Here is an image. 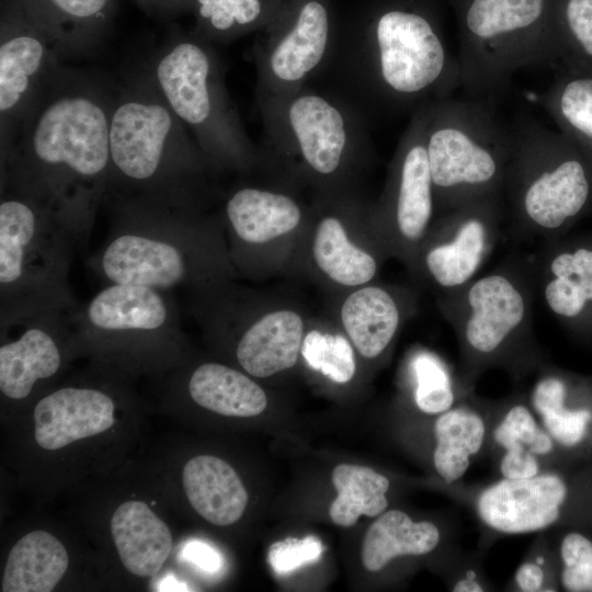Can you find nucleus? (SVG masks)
<instances>
[{
  "instance_id": "obj_1",
  "label": "nucleus",
  "mask_w": 592,
  "mask_h": 592,
  "mask_svg": "<svg viewBox=\"0 0 592 592\" xmlns=\"http://www.w3.org/2000/svg\"><path fill=\"white\" fill-rule=\"evenodd\" d=\"M111 110L80 88L49 93L4 157V186L53 213L86 250L110 177Z\"/></svg>"
},
{
  "instance_id": "obj_2",
  "label": "nucleus",
  "mask_w": 592,
  "mask_h": 592,
  "mask_svg": "<svg viewBox=\"0 0 592 592\" xmlns=\"http://www.w3.org/2000/svg\"><path fill=\"white\" fill-rule=\"evenodd\" d=\"M105 200L112 208L110 231L88 260L105 285L191 291L240 277L220 216L137 200Z\"/></svg>"
},
{
  "instance_id": "obj_3",
  "label": "nucleus",
  "mask_w": 592,
  "mask_h": 592,
  "mask_svg": "<svg viewBox=\"0 0 592 592\" xmlns=\"http://www.w3.org/2000/svg\"><path fill=\"white\" fill-rule=\"evenodd\" d=\"M180 123L159 93L128 95L111 110L105 197L201 212L206 160L180 137Z\"/></svg>"
},
{
  "instance_id": "obj_4",
  "label": "nucleus",
  "mask_w": 592,
  "mask_h": 592,
  "mask_svg": "<svg viewBox=\"0 0 592 592\" xmlns=\"http://www.w3.org/2000/svg\"><path fill=\"white\" fill-rule=\"evenodd\" d=\"M440 0H382L369 25L366 62L382 103L406 107L448 98L462 86Z\"/></svg>"
},
{
  "instance_id": "obj_5",
  "label": "nucleus",
  "mask_w": 592,
  "mask_h": 592,
  "mask_svg": "<svg viewBox=\"0 0 592 592\" xmlns=\"http://www.w3.org/2000/svg\"><path fill=\"white\" fill-rule=\"evenodd\" d=\"M76 250L70 232L53 213L4 186L0 202V327L77 307L69 284Z\"/></svg>"
},
{
  "instance_id": "obj_6",
  "label": "nucleus",
  "mask_w": 592,
  "mask_h": 592,
  "mask_svg": "<svg viewBox=\"0 0 592 592\" xmlns=\"http://www.w3.org/2000/svg\"><path fill=\"white\" fill-rule=\"evenodd\" d=\"M458 27L462 88L489 100L526 67L557 57L555 0H447Z\"/></svg>"
},
{
  "instance_id": "obj_7",
  "label": "nucleus",
  "mask_w": 592,
  "mask_h": 592,
  "mask_svg": "<svg viewBox=\"0 0 592 592\" xmlns=\"http://www.w3.org/2000/svg\"><path fill=\"white\" fill-rule=\"evenodd\" d=\"M189 308L206 337L229 344L240 369L252 377L277 375L300 358L310 316L291 300L229 280L191 289Z\"/></svg>"
},
{
  "instance_id": "obj_8",
  "label": "nucleus",
  "mask_w": 592,
  "mask_h": 592,
  "mask_svg": "<svg viewBox=\"0 0 592 592\" xmlns=\"http://www.w3.org/2000/svg\"><path fill=\"white\" fill-rule=\"evenodd\" d=\"M425 147L434 195L458 202L498 183L510 160L512 132L489 100L448 96L428 104Z\"/></svg>"
},
{
  "instance_id": "obj_9",
  "label": "nucleus",
  "mask_w": 592,
  "mask_h": 592,
  "mask_svg": "<svg viewBox=\"0 0 592 592\" xmlns=\"http://www.w3.org/2000/svg\"><path fill=\"white\" fill-rule=\"evenodd\" d=\"M310 212L286 191L258 185L234 190L220 219L239 276L261 281L292 273Z\"/></svg>"
},
{
  "instance_id": "obj_10",
  "label": "nucleus",
  "mask_w": 592,
  "mask_h": 592,
  "mask_svg": "<svg viewBox=\"0 0 592 592\" xmlns=\"http://www.w3.org/2000/svg\"><path fill=\"white\" fill-rule=\"evenodd\" d=\"M385 247L372 216L344 192L323 195L311 208L292 273L335 294L374 282Z\"/></svg>"
},
{
  "instance_id": "obj_11",
  "label": "nucleus",
  "mask_w": 592,
  "mask_h": 592,
  "mask_svg": "<svg viewBox=\"0 0 592 592\" xmlns=\"http://www.w3.org/2000/svg\"><path fill=\"white\" fill-rule=\"evenodd\" d=\"M77 343L105 353L174 352L182 342L178 306L168 291L107 284L70 311Z\"/></svg>"
},
{
  "instance_id": "obj_12",
  "label": "nucleus",
  "mask_w": 592,
  "mask_h": 592,
  "mask_svg": "<svg viewBox=\"0 0 592 592\" xmlns=\"http://www.w3.org/2000/svg\"><path fill=\"white\" fill-rule=\"evenodd\" d=\"M512 177L516 201L533 224L554 229L577 215L589 196L583 164L567 157L561 137L531 117L511 127Z\"/></svg>"
},
{
  "instance_id": "obj_13",
  "label": "nucleus",
  "mask_w": 592,
  "mask_h": 592,
  "mask_svg": "<svg viewBox=\"0 0 592 592\" xmlns=\"http://www.w3.org/2000/svg\"><path fill=\"white\" fill-rule=\"evenodd\" d=\"M428 104L414 113L398 147L382 205L372 212L385 246L392 240L398 248L417 246L432 217L434 187L425 147Z\"/></svg>"
},
{
  "instance_id": "obj_14",
  "label": "nucleus",
  "mask_w": 592,
  "mask_h": 592,
  "mask_svg": "<svg viewBox=\"0 0 592 592\" xmlns=\"http://www.w3.org/2000/svg\"><path fill=\"white\" fill-rule=\"evenodd\" d=\"M287 122L305 173L323 195L343 192L339 184L350 162L349 127L341 110L316 93L292 100Z\"/></svg>"
},
{
  "instance_id": "obj_15",
  "label": "nucleus",
  "mask_w": 592,
  "mask_h": 592,
  "mask_svg": "<svg viewBox=\"0 0 592 592\" xmlns=\"http://www.w3.org/2000/svg\"><path fill=\"white\" fill-rule=\"evenodd\" d=\"M10 325L20 332L1 343L0 390L9 399L23 400L39 380L58 373L64 360L61 344L75 333L70 311L43 312Z\"/></svg>"
},
{
  "instance_id": "obj_16",
  "label": "nucleus",
  "mask_w": 592,
  "mask_h": 592,
  "mask_svg": "<svg viewBox=\"0 0 592 592\" xmlns=\"http://www.w3.org/2000/svg\"><path fill=\"white\" fill-rule=\"evenodd\" d=\"M45 34L12 1L1 15V118L22 114L48 69L53 48Z\"/></svg>"
},
{
  "instance_id": "obj_17",
  "label": "nucleus",
  "mask_w": 592,
  "mask_h": 592,
  "mask_svg": "<svg viewBox=\"0 0 592 592\" xmlns=\"http://www.w3.org/2000/svg\"><path fill=\"white\" fill-rule=\"evenodd\" d=\"M157 91L179 118L198 135L216 118L212 62L207 52L192 41H179L158 59L153 70Z\"/></svg>"
},
{
  "instance_id": "obj_18",
  "label": "nucleus",
  "mask_w": 592,
  "mask_h": 592,
  "mask_svg": "<svg viewBox=\"0 0 592 592\" xmlns=\"http://www.w3.org/2000/svg\"><path fill=\"white\" fill-rule=\"evenodd\" d=\"M567 488L556 475L505 478L478 499L480 519L491 528L509 534L536 532L559 517Z\"/></svg>"
},
{
  "instance_id": "obj_19",
  "label": "nucleus",
  "mask_w": 592,
  "mask_h": 592,
  "mask_svg": "<svg viewBox=\"0 0 592 592\" xmlns=\"http://www.w3.org/2000/svg\"><path fill=\"white\" fill-rule=\"evenodd\" d=\"M115 405L102 390L67 386L44 396L33 418L35 440L45 449H58L102 433L114 423Z\"/></svg>"
},
{
  "instance_id": "obj_20",
  "label": "nucleus",
  "mask_w": 592,
  "mask_h": 592,
  "mask_svg": "<svg viewBox=\"0 0 592 592\" xmlns=\"http://www.w3.org/2000/svg\"><path fill=\"white\" fill-rule=\"evenodd\" d=\"M331 296V318L357 354L366 360L382 355L401 323L402 312L395 295L371 282Z\"/></svg>"
},
{
  "instance_id": "obj_21",
  "label": "nucleus",
  "mask_w": 592,
  "mask_h": 592,
  "mask_svg": "<svg viewBox=\"0 0 592 592\" xmlns=\"http://www.w3.org/2000/svg\"><path fill=\"white\" fill-rule=\"evenodd\" d=\"M183 488L194 510L214 525L236 523L243 514L248 493L235 469L212 455L191 458L182 471Z\"/></svg>"
},
{
  "instance_id": "obj_22",
  "label": "nucleus",
  "mask_w": 592,
  "mask_h": 592,
  "mask_svg": "<svg viewBox=\"0 0 592 592\" xmlns=\"http://www.w3.org/2000/svg\"><path fill=\"white\" fill-rule=\"evenodd\" d=\"M111 533L124 567L137 577H152L167 560L172 537L167 524L143 501L121 504Z\"/></svg>"
},
{
  "instance_id": "obj_23",
  "label": "nucleus",
  "mask_w": 592,
  "mask_h": 592,
  "mask_svg": "<svg viewBox=\"0 0 592 592\" xmlns=\"http://www.w3.org/2000/svg\"><path fill=\"white\" fill-rule=\"evenodd\" d=\"M330 35L326 7L307 1L298 11L293 26L273 45L267 67L271 76L283 84L304 80L325 57Z\"/></svg>"
},
{
  "instance_id": "obj_24",
  "label": "nucleus",
  "mask_w": 592,
  "mask_h": 592,
  "mask_svg": "<svg viewBox=\"0 0 592 592\" xmlns=\"http://www.w3.org/2000/svg\"><path fill=\"white\" fill-rule=\"evenodd\" d=\"M471 309L466 339L477 351L496 350L523 320L525 304L521 293L504 276L490 275L477 281L468 292Z\"/></svg>"
},
{
  "instance_id": "obj_25",
  "label": "nucleus",
  "mask_w": 592,
  "mask_h": 592,
  "mask_svg": "<svg viewBox=\"0 0 592 592\" xmlns=\"http://www.w3.org/2000/svg\"><path fill=\"white\" fill-rule=\"evenodd\" d=\"M187 392L197 406L227 417H255L267 406L266 392L252 376L219 362L197 365L189 376Z\"/></svg>"
},
{
  "instance_id": "obj_26",
  "label": "nucleus",
  "mask_w": 592,
  "mask_h": 592,
  "mask_svg": "<svg viewBox=\"0 0 592 592\" xmlns=\"http://www.w3.org/2000/svg\"><path fill=\"white\" fill-rule=\"evenodd\" d=\"M53 47L90 42L107 25L114 0H12Z\"/></svg>"
},
{
  "instance_id": "obj_27",
  "label": "nucleus",
  "mask_w": 592,
  "mask_h": 592,
  "mask_svg": "<svg viewBox=\"0 0 592 592\" xmlns=\"http://www.w3.org/2000/svg\"><path fill=\"white\" fill-rule=\"evenodd\" d=\"M64 545L45 531L24 535L10 550L2 592H50L68 568Z\"/></svg>"
},
{
  "instance_id": "obj_28",
  "label": "nucleus",
  "mask_w": 592,
  "mask_h": 592,
  "mask_svg": "<svg viewBox=\"0 0 592 592\" xmlns=\"http://www.w3.org/2000/svg\"><path fill=\"white\" fill-rule=\"evenodd\" d=\"M440 532L430 522H413L399 510H390L368 527L362 546V562L368 571H379L398 556H420L439 544Z\"/></svg>"
},
{
  "instance_id": "obj_29",
  "label": "nucleus",
  "mask_w": 592,
  "mask_h": 592,
  "mask_svg": "<svg viewBox=\"0 0 592 592\" xmlns=\"http://www.w3.org/2000/svg\"><path fill=\"white\" fill-rule=\"evenodd\" d=\"M332 483L338 496L329 515L339 526H352L361 515L377 516L388 506L389 480L369 467L340 464L332 470Z\"/></svg>"
},
{
  "instance_id": "obj_30",
  "label": "nucleus",
  "mask_w": 592,
  "mask_h": 592,
  "mask_svg": "<svg viewBox=\"0 0 592 592\" xmlns=\"http://www.w3.org/2000/svg\"><path fill=\"white\" fill-rule=\"evenodd\" d=\"M486 240V226L478 212L462 221L454 240L426 250L423 262L429 275L443 287L468 281L478 269Z\"/></svg>"
},
{
  "instance_id": "obj_31",
  "label": "nucleus",
  "mask_w": 592,
  "mask_h": 592,
  "mask_svg": "<svg viewBox=\"0 0 592 592\" xmlns=\"http://www.w3.org/2000/svg\"><path fill=\"white\" fill-rule=\"evenodd\" d=\"M434 431V467L446 482H454L469 467V456L481 447L485 436L483 421L473 411L455 409L439 417Z\"/></svg>"
},
{
  "instance_id": "obj_32",
  "label": "nucleus",
  "mask_w": 592,
  "mask_h": 592,
  "mask_svg": "<svg viewBox=\"0 0 592 592\" xmlns=\"http://www.w3.org/2000/svg\"><path fill=\"white\" fill-rule=\"evenodd\" d=\"M356 354L332 318L309 317L300 357L311 371L334 384H348L356 374Z\"/></svg>"
},
{
  "instance_id": "obj_33",
  "label": "nucleus",
  "mask_w": 592,
  "mask_h": 592,
  "mask_svg": "<svg viewBox=\"0 0 592 592\" xmlns=\"http://www.w3.org/2000/svg\"><path fill=\"white\" fill-rule=\"evenodd\" d=\"M539 101L560 126L592 143V76L560 80Z\"/></svg>"
},
{
  "instance_id": "obj_34",
  "label": "nucleus",
  "mask_w": 592,
  "mask_h": 592,
  "mask_svg": "<svg viewBox=\"0 0 592 592\" xmlns=\"http://www.w3.org/2000/svg\"><path fill=\"white\" fill-rule=\"evenodd\" d=\"M565 394V386L559 379H544L535 388L533 405L549 434L563 446H573L582 440L591 413L584 409H566Z\"/></svg>"
},
{
  "instance_id": "obj_35",
  "label": "nucleus",
  "mask_w": 592,
  "mask_h": 592,
  "mask_svg": "<svg viewBox=\"0 0 592 592\" xmlns=\"http://www.w3.org/2000/svg\"><path fill=\"white\" fill-rule=\"evenodd\" d=\"M553 26L557 55L572 46L592 59V0H555Z\"/></svg>"
},
{
  "instance_id": "obj_36",
  "label": "nucleus",
  "mask_w": 592,
  "mask_h": 592,
  "mask_svg": "<svg viewBox=\"0 0 592 592\" xmlns=\"http://www.w3.org/2000/svg\"><path fill=\"white\" fill-rule=\"evenodd\" d=\"M415 379L414 400L418 408L429 414L447 411L454 401L449 378L440 361L421 352L412 360Z\"/></svg>"
},
{
  "instance_id": "obj_37",
  "label": "nucleus",
  "mask_w": 592,
  "mask_h": 592,
  "mask_svg": "<svg viewBox=\"0 0 592 592\" xmlns=\"http://www.w3.org/2000/svg\"><path fill=\"white\" fill-rule=\"evenodd\" d=\"M494 440L508 453L544 455L553 449L549 435L537 426L531 412L523 406H515L506 413L494 430Z\"/></svg>"
},
{
  "instance_id": "obj_38",
  "label": "nucleus",
  "mask_w": 592,
  "mask_h": 592,
  "mask_svg": "<svg viewBox=\"0 0 592 592\" xmlns=\"http://www.w3.org/2000/svg\"><path fill=\"white\" fill-rule=\"evenodd\" d=\"M200 19L217 32L253 23L261 13L260 0H192Z\"/></svg>"
},
{
  "instance_id": "obj_39",
  "label": "nucleus",
  "mask_w": 592,
  "mask_h": 592,
  "mask_svg": "<svg viewBox=\"0 0 592 592\" xmlns=\"http://www.w3.org/2000/svg\"><path fill=\"white\" fill-rule=\"evenodd\" d=\"M565 563L561 581L567 591L592 592V542L579 533L568 534L561 543Z\"/></svg>"
},
{
  "instance_id": "obj_40",
  "label": "nucleus",
  "mask_w": 592,
  "mask_h": 592,
  "mask_svg": "<svg viewBox=\"0 0 592 592\" xmlns=\"http://www.w3.org/2000/svg\"><path fill=\"white\" fill-rule=\"evenodd\" d=\"M321 555L322 543L317 537H288L271 545L267 559L274 572L284 576L317 561Z\"/></svg>"
},
{
  "instance_id": "obj_41",
  "label": "nucleus",
  "mask_w": 592,
  "mask_h": 592,
  "mask_svg": "<svg viewBox=\"0 0 592 592\" xmlns=\"http://www.w3.org/2000/svg\"><path fill=\"white\" fill-rule=\"evenodd\" d=\"M545 298L553 311L565 317L577 316L587 298L576 277H556L545 288Z\"/></svg>"
},
{
  "instance_id": "obj_42",
  "label": "nucleus",
  "mask_w": 592,
  "mask_h": 592,
  "mask_svg": "<svg viewBox=\"0 0 592 592\" xmlns=\"http://www.w3.org/2000/svg\"><path fill=\"white\" fill-rule=\"evenodd\" d=\"M550 270L556 277H587L592 275V251L579 249L573 254L561 253L554 259Z\"/></svg>"
},
{
  "instance_id": "obj_43",
  "label": "nucleus",
  "mask_w": 592,
  "mask_h": 592,
  "mask_svg": "<svg viewBox=\"0 0 592 592\" xmlns=\"http://www.w3.org/2000/svg\"><path fill=\"white\" fill-rule=\"evenodd\" d=\"M182 556L196 568L208 573H215L223 567V559L218 551L200 540L187 543L183 548Z\"/></svg>"
},
{
  "instance_id": "obj_44",
  "label": "nucleus",
  "mask_w": 592,
  "mask_h": 592,
  "mask_svg": "<svg viewBox=\"0 0 592 592\" xmlns=\"http://www.w3.org/2000/svg\"><path fill=\"white\" fill-rule=\"evenodd\" d=\"M515 580L522 591H538L543 585L544 572L538 565L526 562L519 568Z\"/></svg>"
},
{
  "instance_id": "obj_45",
  "label": "nucleus",
  "mask_w": 592,
  "mask_h": 592,
  "mask_svg": "<svg viewBox=\"0 0 592 592\" xmlns=\"http://www.w3.org/2000/svg\"><path fill=\"white\" fill-rule=\"evenodd\" d=\"M137 2L152 12L172 13L192 3V0H137Z\"/></svg>"
},
{
  "instance_id": "obj_46",
  "label": "nucleus",
  "mask_w": 592,
  "mask_h": 592,
  "mask_svg": "<svg viewBox=\"0 0 592 592\" xmlns=\"http://www.w3.org/2000/svg\"><path fill=\"white\" fill-rule=\"evenodd\" d=\"M453 590L456 592H481L482 588L475 579L466 578L458 581Z\"/></svg>"
},
{
  "instance_id": "obj_47",
  "label": "nucleus",
  "mask_w": 592,
  "mask_h": 592,
  "mask_svg": "<svg viewBox=\"0 0 592 592\" xmlns=\"http://www.w3.org/2000/svg\"><path fill=\"white\" fill-rule=\"evenodd\" d=\"M576 278L579 282V285L587 300H592V275L587 276V277H576Z\"/></svg>"
},
{
  "instance_id": "obj_48",
  "label": "nucleus",
  "mask_w": 592,
  "mask_h": 592,
  "mask_svg": "<svg viewBox=\"0 0 592 592\" xmlns=\"http://www.w3.org/2000/svg\"><path fill=\"white\" fill-rule=\"evenodd\" d=\"M466 576H467V578H469V579H475V577H476V574H475L474 571H468Z\"/></svg>"
},
{
  "instance_id": "obj_49",
  "label": "nucleus",
  "mask_w": 592,
  "mask_h": 592,
  "mask_svg": "<svg viewBox=\"0 0 592 592\" xmlns=\"http://www.w3.org/2000/svg\"><path fill=\"white\" fill-rule=\"evenodd\" d=\"M536 560L539 565L544 563V559L542 557H538Z\"/></svg>"
}]
</instances>
